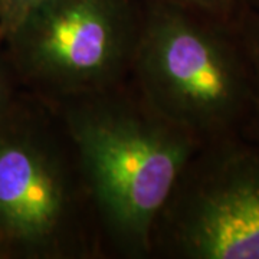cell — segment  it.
Returning a JSON list of instances; mask_svg holds the SVG:
<instances>
[{
	"label": "cell",
	"instance_id": "5",
	"mask_svg": "<svg viewBox=\"0 0 259 259\" xmlns=\"http://www.w3.org/2000/svg\"><path fill=\"white\" fill-rule=\"evenodd\" d=\"M2 121L0 245L39 258L82 253L79 186L64 150L45 133Z\"/></svg>",
	"mask_w": 259,
	"mask_h": 259
},
{
	"label": "cell",
	"instance_id": "8",
	"mask_svg": "<svg viewBox=\"0 0 259 259\" xmlns=\"http://www.w3.org/2000/svg\"><path fill=\"white\" fill-rule=\"evenodd\" d=\"M216 19L235 22L245 8L242 0H166Z\"/></svg>",
	"mask_w": 259,
	"mask_h": 259
},
{
	"label": "cell",
	"instance_id": "9",
	"mask_svg": "<svg viewBox=\"0 0 259 259\" xmlns=\"http://www.w3.org/2000/svg\"><path fill=\"white\" fill-rule=\"evenodd\" d=\"M9 83H8V79L3 74V71L0 69V121L3 120V117H5V112H6L8 104H9Z\"/></svg>",
	"mask_w": 259,
	"mask_h": 259
},
{
	"label": "cell",
	"instance_id": "7",
	"mask_svg": "<svg viewBox=\"0 0 259 259\" xmlns=\"http://www.w3.org/2000/svg\"><path fill=\"white\" fill-rule=\"evenodd\" d=\"M52 0H0V35L9 37L37 9Z\"/></svg>",
	"mask_w": 259,
	"mask_h": 259
},
{
	"label": "cell",
	"instance_id": "10",
	"mask_svg": "<svg viewBox=\"0 0 259 259\" xmlns=\"http://www.w3.org/2000/svg\"><path fill=\"white\" fill-rule=\"evenodd\" d=\"M242 2H243L245 8L259 13V0H242Z\"/></svg>",
	"mask_w": 259,
	"mask_h": 259
},
{
	"label": "cell",
	"instance_id": "2",
	"mask_svg": "<svg viewBox=\"0 0 259 259\" xmlns=\"http://www.w3.org/2000/svg\"><path fill=\"white\" fill-rule=\"evenodd\" d=\"M236 20L166 0H148L140 20L131 62L140 95L203 144L242 136L249 121L252 81Z\"/></svg>",
	"mask_w": 259,
	"mask_h": 259
},
{
	"label": "cell",
	"instance_id": "3",
	"mask_svg": "<svg viewBox=\"0 0 259 259\" xmlns=\"http://www.w3.org/2000/svg\"><path fill=\"white\" fill-rule=\"evenodd\" d=\"M157 225L180 258L259 259V143L232 136L202 144Z\"/></svg>",
	"mask_w": 259,
	"mask_h": 259
},
{
	"label": "cell",
	"instance_id": "1",
	"mask_svg": "<svg viewBox=\"0 0 259 259\" xmlns=\"http://www.w3.org/2000/svg\"><path fill=\"white\" fill-rule=\"evenodd\" d=\"M64 121L108 239L121 253L146 256L160 213L203 143L117 85L65 98Z\"/></svg>",
	"mask_w": 259,
	"mask_h": 259
},
{
	"label": "cell",
	"instance_id": "4",
	"mask_svg": "<svg viewBox=\"0 0 259 259\" xmlns=\"http://www.w3.org/2000/svg\"><path fill=\"white\" fill-rule=\"evenodd\" d=\"M140 20L133 0H52L9 39L26 74L72 98L117 85L131 68Z\"/></svg>",
	"mask_w": 259,
	"mask_h": 259
},
{
	"label": "cell",
	"instance_id": "6",
	"mask_svg": "<svg viewBox=\"0 0 259 259\" xmlns=\"http://www.w3.org/2000/svg\"><path fill=\"white\" fill-rule=\"evenodd\" d=\"M236 28L248 59L252 81V111L242 136L259 143V13L243 8L236 20Z\"/></svg>",
	"mask_w": 259,
	"mask_h": 259
}]
</instances>
